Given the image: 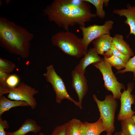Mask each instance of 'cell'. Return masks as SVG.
<instances>
[{
	"mask_svg": "<svg viewBox=\"0 0 135 135\" xmlns=\"http://www.w3.org/2000/svg\"><path fill=\"white\" fill-rule=\"evenodd\" d=\"M126 8L114 9L112 12L120 16H124L126 18L124 23L129 26L130 30L128 37L131 34L135 36V6H132L128 4Z\"/></svg>",
	"mask_w": 135,
	"mask_h": 135,
	"instance_id": "8fae6325",
	"label": "cell"
},
{
	"mask_svg": "<svg viewBox=\"0 0 135 135\" xmlns=\"http://www.w3.org/2000/svg\"><path fill=\"white\" fill-rule=\"evenodd\" d=\"M115 135H126L124 134L121 131L120 132H118L115 133Z\"/></svg>",
	"mask_w": 135,
	"mask_h": 135,
	"instance_id": "f1b7e54d",
	"label": "cell"
},
{
	"mask_svg": "<svg viewBox=\"0 0 135 135\" xmlns=\"http://www.w3.org/2000/svg\"><path fill=\"white\" fill-rule=\"evenodd\" d=\"M10 74L0 70V96L8 93L9 90L7 87L6 82Z\"/></svg>",
	"mask_w": 135,
	"mask_h": 135,
	"instance_id": "44dd1931",
	"label": "cell"
},
{
	"mask_svg": "<svg viewBox=\"0 0 135 135\" xmlns=\"http://www.w3.org/2000/svg\"><path fill=\"white\" fill-rule=\"evenodd\" d=\"M51 40L54 46L71 56L81 58L88 51L84 48L81 38L69 31L57 32L52 36Z\"/></svg>",
	"mask_w": 135,
	"mask_h": 135,
	"instance_id": "3957f363",
	"label": "cell"
},
{
	"mask_svg": "<svg viewBox=\"0 0 135 135\" xmlns=\"http://www.w3.org/2000/svg\"><path fill=\"white\" fill-rule=\"evenodd\" d=\"M39 135H46L45 134H44L42 132H40L39 133Z\"/></svg>",
	"mask_w": 135,
	"mask_h": 135,
	"instance_id": "4dcf8cb0",
	"label": "cell"
},
{
	"mask_svg": "<svg viewBox=\"0 0 135 135\" xmlns=\"http://www.w3.org/2000/svg\"><path fill=\"white\" fill-rule=\"evenodd\" d=\"M15 64L8 60L0 58V70L10 74L16 68Z\"/></svg>",
	"mask_w": 135,
	"mask_h": 135,
	"instance_id": "603a6c76",
	"label": "cell"
},
{
	"mask_svg": "<svg viewBox=\"0 0 135 135\" xmlns=\"http://www.w3.org/2000/svg\"><path fill=\"white\" fill-rule=\"evenodd\" d=\"M113 37L110 34L103 35L94 40V48L98 54L104 56L110 50L112 43Z\"/></svg>",
	"mask_w": 135,
	"mask_h": 135,
	"instance_id": "5bb4252c",
	"label": "cell"
},
{
	"mask_svg": "<svg viewBox=\"0 0 135 135\" xmlns=\"http://www.w3.org/2000/svg\"><path fill=\"white\" fill-rule=\"evenodd\" d=\"M110 50L112 55H114L121 59L126 64L131 56L129 55L124 54L119 51L116 48L113 43Z\"/></svg>",
	"mask_w": 135,
	"mask_h": 135,
	"instance_id": "484cf974",
	"label": "cell"
},
{
	"mask_svg": "<svg viewBox=\"0 0 135 135\" xmlns=\"http://www.w3.org/2000/svg\"><path fill=\"white\" fill-rule=\"evenodd\" d=\"M19 82L20 78L18 76L15 74H10L6 82V86L9 91L10 89L17 87Z\"/></svg>",
	"mask_w": 135,
	"mask_h": 135,
	"instance_id": "d4e9b609",
	"label": "cell"
},
{
	"mask_svg": "<svg viewBox=\"0 0 135 135\" xmlns=\"http://www.w3.org/2000/svg\"><path fill=\"white\" fill-rule=\"evenodd\" d=\"M46 81L51 84L56 95V102L60 103L64 99H68L79 106L78 102L75 100L68 94L62 79L56 73L52 64L46 68V72L43 74Z\"/></svg>",
	"mask_w": 135,
	"mask_h": 135,
	"instance_id": "8992f818",
	"label": "cell"
},
{
	"mask_svg": "<svg viewBox=\"0 0 135 135\" xmlns=\"http://www.w3.org/2000/svg\"><path fill=\"white\" fill-rule=\"evenodd\" d=\"M43 13L50 22L66 31H68L70 26H85L86 22L96 16L92 13L88 2L85 6H77L69 0H54L46 6Z\"/></svg>",
	"mask_w": 135,
	"mask_h": 135,
	"instance_id": "6da1fadb",
	"label": "cell"
},
{
	"mask_svg": "<svg viewBox=\"0 0 135 135\" xmlns=\"http://www.w3.org/2000/svg\"><path fill=\"white\" fill-rule=\"evenodd\" d=\"M32 135H34V134H32Z\"/></svg>",
	"mask_w": 135,
	"mask_h": 135,
	"instance_id": "d6a6232c",
	"label": "cell"
},
{
	"mask_svg": "<svg viewBox=\"0 0 135 135\" xmlns=\"http://www.w3.org/2000/svg\"><path fill=\"white\" fill-rule=\"evenodd\" d=\"M38 92L37 90L22 82L16 87L10 90L8 98L11 100L26 102L33 110L37 106V102L34 96Z\"/></svg>",
	"mask_w": 135,
	"mask_h": 135,
	"instance_id": "ba28073f",
	"label": "cell"
},
{
	"mask_svg": "<svg viewBox=\"0 0 135 135\" xmlns=\"http://www.w3.org/2000/svg\"><path fill=\"white\" fill-rule=\"evenodd\" d=\"M0 117V135H6L4 129L9 128V125L6 120H3L1 116Z\"/></svg>",
	"mask_w": 135,
	"mask_h": 135,
	"instance_id": "83f0119b",
	"label": "cell"
},
{
	"mask_svg": "<svg viewBox=\"0 0 135 135\" xmlns=\"http://www.w3.org/2000/svg\"><path fill=\"white\" fill-rule=\"evenodd\" d=\"M41 127L36 122L31 118L26 120L18 129L13 132H6V135H25L32 132L36 133L41 130Z\"/></svg>",
	"mask_w": 135,
	"mask_h": 135,
	"instance_id": "9a60e30c",
	"label": "cell"
},
{
	"mask_svg": "<svg viewBox=\"0 0 135 135\" xmlns=\"http://www.w3.org/2000/svg\"><path fill=\"white\" fill-rule=\"evenodd\" d=\"M134 86L133 82L128 83L127 89L124 90L122 93L120 99V107L117 117L119 121L131 117L135 114V112L131 108L132 105L134 104L135 102V96L131 94Z\"/></svg>",
	"mask_w": 135,
	"mask_h": 135,
	"instance_id": "9c48e42d",
	"label": "cell"
},
{
	"mask_svg": "<svg viewBox=\"0 0 135 135\" xmlns=\"http://www.w3.org/2000/svg\"><path fill=\"white\" fill-rule=\"evenodd\" d=\"M82 122L76 118L70 120L68 122L66 135H81L80 127Z\"/></svg>",
	"mask_w": 135,
	"mask_h": 135,
	"instance_id": "ffe728a7",
	"label": "cell"
},
{
	"mask_svg": "<svg viewBox=\"0 0 135 135\" xmlns=\"http://www.w3.org/2000/svg\"><path fill=\"white\" fill-rule=\"evenodd\" d=\"M93 100L96 103L100 113L105 131L112 134L115 130L114 116L118 104L116 99L113 95H108L103 101L99 100L95 94Z\"/></svg>",
	"mask_w": 135,
	"mask_h": 135,
	"instance_id": "277c9868",
	"label": "cell"
},
{
	"mask_svg": "<svg viewBox=\"0 0 135 135\" xmlns=\"http://www.w3.org/2000/svg\"><path fill=\"white\" fill-rule=\"evenodd\" d=\"M102 58L98 55L94 48L89 49L87 53L84 56L74 69L84 74L86 68L91 64L100 61Z\"/></svg>",
	"mask_w": 135,
	"mask_h": 135,
	"instance_id": "7c38bea8",
	"label": "cell"
},
{
	"mask_svg": "<svg viewBox=\"0 0 135 135\" xmlns=\"http://www.w3.org/2000/svg\"><path fill=\"white\" fill-rule=\"evenodd\" d=\"M104 58L112 66L114 67L117 70H120L125 68L126 64L123 61L114 55H112L108 58Z\"/></svg>",
	"mask_w": 135,
	"mask_h": 135,
	"instance_id": "7402d4cb",
	"label": "cell"
},
{
	"mask_svg": "<svg viewBox=\"0 0 135 135\" xmlns=\"http://www.w3.org/2000/svg\"><path fill=\"white\" fill-rule=\"evenodd\" d=\"M72 78V86L75 90L78 99V107L80 109L82 108V102L88 89L87 80L84 76L74 69L71 72Z\"/></svg>",
	"mask_w": 135,
	"mask_h": 135,
	"instance_id": "30bf717a",
	"label": "cell"
},
{
	"mask_svg": "<svg viewBox=\"0 0 135 135\" xmlns=\"http://www.w3.org/2000/svg\"><path fill=\"white\" fill-rule=\"evenodd\" d=\"M121 131L126 135H135V124L131 117L121 121Z\"/></svg>",
	"mask_w": 135,
	"mask_h": 135,
	"instance_id": "d6986e66",
	"label": "cell"
},
{
	"mask_svg": "<svg viewBox=\"0 0 135 135\" xmlns=\"http://www.w3.org/2000/svg\"><path fill=\"white\" fill-rule=\"evenodd\" d=\"M112 43L116 48L123 54L130 56L134 55V53L128 44L124 40L123 36L116 34L113 37Z\"/></svg>",
	"mask_w": 135,
	"mask_h": 135,
	"instance_id": "e0dca14e",
	"label": "cell"
},
{
	"mask_svg": "<svg viewBox=\"0 0 135 135\" xmlns=\"http://www.w3.org/2000/svg\"><path fill=\"white\" fill-rule=\"evenodd\" d=\"M131 118L134 122V123L135 124V115H134L133 116H132Z\"/></svg>",
	"mask_w": 135,
	"mask_h": 135,
	"instance_id": "f546056e",
	"label": "cell"
},
{
	"mask_svg": "<svg viewBox=\"0 0 135 135\" xmlns=\"http://www.w3.org/2000/svg\"><path fill=\"white\" fill-rule=\"evenodd\" d=\"M92 65L99 70L102 74L106 88L112 93L115 98L120 99L122 94L121 90H125V87L123 84L118 81L112 71V66L104 58H102L100 62Z\"/></svg>",
	"mask_w": 135,
	"mask_h": 135,
	"instance_id": "5b68a950",
	"label": "cell"
},
{
	"mask_svg": "<svg viewBox=\"0 0 135 135\" xmlns=\"http://www.w3.org/2000/svg\"><path fill=\"white\" fill-rule=\"evenodd\" d=\"M105 130L103 123L100 117L94 123L82 122L80 127L81 135H100Z\"/></svg>",
	"mask_w": 135,
	"mask_h": 135,
	"instance_id": "4fadbf2b",
	"label": "cell"
},
{
	"mask_svg": "<svg viewBox=\"0 0 135 135\" xmlns=\"http://www.w3.org/2000/svg\"><path fill=\"white\" fill-rule=\"evenodd\" d=\"M128 72H133L134 77L135 78V55L132 58L129 59L124 69L118 70L116 74H123Z\"/></svg>",
	"mask_w": 135,
	"mask_h": 135,
	"instance_id": "cb8c5ba5",
	"label": "cell"
},
{
	"mask_svg": "<svg viewBox=\"0 0 135 135\" xmlns=\"http://www.w3.org/2000/svg\"><path fill=\"white\" fill-rule=\"evenodd\" d=\"M112 134L109 133H107L106 135H112ZM114 135H115V134H114Z\"/></svg>",
	"mask_w": 135,
	"mask_h": 135,
	"instance_id": "1f68e13d",
	"label": "cell"
},
{
	"mask_svg": "<svg viewBox=\"0 0 135 135\" xmlns=\"http://www.w3.org/2000/svg\"><path fill=\"white\" fill-rule=\"evenodd\" d=\"M114 23L112 20H109L106 21L102 25L94 24L86 27L80 26L82 36V42L85 49L88 51V45L96 39L104 34H110Z\"/></svg>",
	"mask_w": 135,
	"mask_h": 135,
	"instance_id": "52a82bcc",
	"label": "cell"
},
{
	"mask_svg": "<svg viewBox=\"0 0 135 135\" xmlns=\"http://www.w3.org/2000/svg\"><path fill=\"white\" fill-rule=\"evenodd\" d=\"M93 5L96 9V16L101 19L105 17L106 12L103 9L104 4L107 6L109 1L108 0H85Z\"/></svg>",
	"mask_w": 135,
	"mask_h": 135,
	"instance_id": "ac0fdd59",
	"label": "cell"
},
{
	"mask_svg": "<svg viewBox=\"0 0 135 135\" xmlns=\"http://www.w3.org/2000/svg\"><path fill=\"white\" fill-rule=\"evenodd\" d=\"M34 34L6 18L0 17V45L9 52L24 58L29 55Z\"/></svg>",
	"mask_w": 135,
	"mask_h": 135,
	"instance_id": "7a4b0ae2",
	"label": "cell"
},
{
	"mask_svg": "<svg viewBox=\"0 0 135 135\" xmlns=\"http://www.w3.org/2000/svg\"><path fill=\"white\" fill-rule=\"evenodd\" d=\"M68 122L61 126H57L54 130L51 135H66Z\"/></svg>",
	"mask_w": 135,
	"mask_h": 135,
	"instance_id": "4316f807",
	"label": "cell"
},
{
	"mask_svg": "<svg viewBox=\"0 0 135 135\" xmlns=\"http://www.w3.org/2000/svg\"><path fill=\"white\" fill-rule=\"evenodd\" d=\"M19 106H30L26 102L21 100H12L4 95L0 96V116L10 108Z\"/></svg>",
	"mask_w": 135,
	"mask_h": 135,
	"instance_id": "2e32d148",
	"label": "cell"
}]
</instances>
